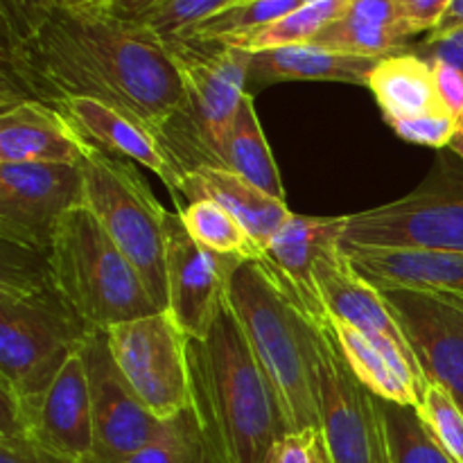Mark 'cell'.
<instances>
[{
	"mask_svg": "<svg viewBox=\"0 0 463 463\" xmlns=\"http://www.w3.org/2000/svg\"><path fill=\"white\" fill-rule=\"evenodd\" d=\"M411 52L428 61H443L463 72V27L446 36H428L423 43L411 45Z\"/></svg>",
	"mask_w": 463,
	"mask_h": 463,
	"instance_id": "cell-38",
	"label": "cell"
},
{
	"mask_svg": "<svg viewBox=\"0 0 463 463\" xmlns=\"http://www.w3.org/2000/svg\"><path fill=\"white\" fill-rule=\"evenodd\" d=\"M129 463H220L193 410L165 420L158 437Z\"/></svg>",
	"mask_w": 463,
	"mask_h": 463,
	"instance_id": "cell-30",
	"label": "cell"
},
{
	"mask_svg": "<svg viewBox=\"0 0 463 463\" xmlns=\"http://www.w3.org/2000/svg\"><path fill=\"white\" fill-rule=\"evenodd\" d=\"M380 59L335 52L315 43L285 45V48L251 52L249 93L280 81H342L366 86Z\"/></svg>",
	"mask_w": 463,
	"mask_h": 463,
	"instance_id": "cell-23",
	"label": "cell"
},
{
	"mask_svg": "<svg viewBox=\"0 0 463 463\" xmlns=\"http://www.w3.org/2000/svg\"><path fill=\"white\" fill-rule=\"evenodd\" d=\"M185 86V111L167 127L163 143L181 170L206 165L220 138L249 95L251 52L229 43L163 41Z\"/></svg>",
	"mask_w": 463,
	"mask_h": 463,
	"instance_id": "cell-7",
	"label": "cell"
},
{
	"mask_svg": "<svg viewBox=\"0 0 463 463\" xmlns=\"http://www.w3.org/2000/svg\"><path fill=\"white\" fill-rule=\"evenodd\" d=\"M450 149H452V152H455L457 156H459L461 161H463V120L459 122V129H457L455 138H452V143H450Z\"/></svg>",
	"mask_w": 463,
	"mask_h": 463,
	"instance_id": "cell-44",
	"label": "cell"
},
{
	"mask_svg": "<svg viewBox=\"0 0 463 463\" xmlns=\"http://www.w3.org/2000/svg\"><path fill=\"white\" fill-rule=\"evenodd\" d=\"M450 0H396V12L411 36L432 32L441 23Z\"/></svg>",
	"mask_w": 463,
	"mask_h": 463,
	"instance_id": "cell-37",
	"label": "cell"
},
{
	"mask_svg": "<svg viewBox=\"0 0 463 463\" xmlns=\"http://www.w3.org/2000/svg\"><path fill=\"white\" fill-rule=\"evenodd\" d=\"M348 5L351 0H319V3L303 5L244 39L229 41V45L249 50V52H260V50L285 48V45L310 43L326 25L337 21L346 12Z\"/></svg>",
	"mask_w": 463,
	"mask_h": 463,
	"instance_id": "cell-29",
	"label": "cell"
},
{
	"mask_svg": "<svg viewBox=\"0 0 463 463\" xmlns=\"http://www.w3.org/2000/svg\"><path fill=\"white\" fill-rule=\"evenodd\" d=\"M206 165L226 167V170L251 181L271 197L285 202L279 165H276L274 154H271L265 131L258 120L251 93L242 99L224 134L211 145L206 154Z\"/></svg>",
	"mask_w": 463,
	"mask_h": 463,
	"instance_id": "cell-26",
	"label": "cell"
},
{
	"mask_svg": "<svg viewBox=\"0 0 463 463\" xmlns=\"http://www.w3.org/2000/svg\"><path fill=\"white\" fill-rule=\"evenodd\" d=\"M0 434H27L59 455L86 463L93 448V416L81 351L32 402H18L0 389Z\"/></svg>",
	"mask_w": 463,
	"mask_h": 463,
	"instance_id": "cell-13",
	"label": "cell"
},
{
	"mask_svg": "<svg viewBox=\"0 0 463 463\" xmlns=\"http://www.w3.org/2000/svg\"><path fill=\"white\" fill-rule=\"evenodd\" d=\"M392 463H452L434 443L414 407L380 401Z\"/></svg>",
	"mask_w": 463,
	"mask_h": 463,
	"instance_id": "cell-31",
	"label": "cell"
},
{
	"mask_svg": "<svg viewBox=\"0 0 463 463\" xmlns=\"http://www.w3.org/2000/svg\"><path fill=\"white\" fill-rule=\"evenodd\" d=\"M226 301L279 396L289 432L321 430L315 373V319L297 289L262 260H242Z\"/></svg>",
	"mask_w": 463,
	"mask_h": 463,
	"instance_id": "cell-4",
	"label": "cell"
},
{
	"mask_svg": "<svg viewBox=\"0 0 463 463\" xmlns=\"http://www.w3.org/2000/svg\"><path fill=\"white\" fill-rule=\"evenodd\" d=\"M193 411L220 463H265L289 432L279 396L224 298L206 339H188Z\"/></svg>",
	"mask_w": 463,
	"mask_h": 463,
	"instance_id": "cell-2",
	"label": "cell"
},
{
	"mask_svg": "<svg viewBox=\"0 0 463 463\" xmlns=\"http://www.w3.org/2000/svg\"><path fill=\"white\" fill-rule=\"evenodd\" d=\"M84 203L81 165L0 163V240L48 256L54 233Z\"/></svg>",
	"mask_w": 463,
	"mask_h": 463,
	"instance_id": "cell-11",
	"label": "cell"
},
{
	"mask_svg": "<svg viewBox=\"0 0 463 463\" xmlns=\"http://www.w3.org/2000/svg\"><path fill=\"white\" fill-rule=\"evenodd\" d=\"M233 3L235 0H163L138 23L154 32L161 41H175L199 21Z\"/></svg>",
	"mask_w": 463,
	"mask_h": 463,
	"instance_id": "cell-33",
	"label": "cell"
},
{
	"mask_svg": "<svg viewBox=\"0 0 463 463\" xmlns=\"http://www.w3.org/2000/svg\"><path fill=\"white\" fill-rule=\"evenodd\" d=\"M369 90L392 129L420 118L450 113L439 95L432 63L411 52V48L380 59L371 72Z\"/></svg>",
	"mask_w": 463,
	"mask_h": 463,
	"instance_id": "cell-24",
	"label": "cell"
},
{
	"mask_svg": "<svg viewBox=\"0 0 463 463\" xmlns=\"http://www.w3.org/2000/svg\"><path fill=\"white\" fill-rule=\"evenodd\" d=\"M312 0H235L229 7L203 18L175 41H199V43H229L244 39L294 9L310 5Z\"/></svg>",
	"mask_w": 463,
	"mask_h": 463,
	"instance_id": "cell-28",
	"label": "cell"
},
{
	"mask_svg": "<svg viewBox=\"0 0 463 463\" xmlns=\"http://www.w3.org/2000/svg\"><path fill=\"white\" fill-rule=\"evenodd\" d=\"M0 463H80L41 446L27 434H0Z\"/></svg>",
	"mask_w": 463,
	"mask_h": 463,
	"instance_id": "cell-35",
	"label": "cell"
},
{
	"mask_svg": "<svg viewBox=\"0 0 463 463\" xmlns=\"http://www.w3.org/2000/svg\"><path fill=\"white\" fill-rule=\"evenodd\" d=\"M95 98L140 118L158 136L185 111V86L167 45L102 7L54 0L23 41H0V104Z\"/></svg>",
	"mask_w": 463,
	"mask_h": 463,
	"instance_id": "cell-1",
	"label": "cell"
},
{
	"mask_svg": "<svg viewBox=\"0 0 463 463\" xmlns=\"http://www.w3.org/2000/svg\"><path fill=\"white\" fill-rule=\"evenodd\" d=\"M48 265L61 297L93 330H109L158 312L136 267L86 203L61 220Z\"/></svg>",
	"mask_w": 463,
	"mask_h": 463,
	"instance_id": "cell-5",
	"label": "cell"
},
{
	"mask_svg": "<svg viewBox=\"0 0 463 463\" xmlns=\"http://www.w3.org/2000/svg\"><path fill=\"white\" fill-rule=\"evenodd\" d=\"M342 247L463 253V179L432 176L407 197L348 215Z\"/></svg>",
	"mask_w": 463,
	"mask_h": 463,
	"instance_id": "cell-10",
	"label": "cell"
},
{
	"mask_svg": "<svg viewBox=\"0 0 463 463\" xmlns=\"http://www.w3.org/2000/svg\"><path fill=\"white\" fill-rule=\"evenodd\" d=\"M321 430L288 432L271 446L265 463H315Z\"/></svg>",
	"mask_w": 463,
	"mask_h": 463,
	"instance_id": "cell-36",
	"label": "cell"
},
{
	"mask_svg": "<svg viewBox=\"0 0 463 463\" xmlns=\"http://www.w3.org/2000/svg\"><path fill=\"white\" fill-rule=\"evenodd\" d=\"M330 324L348 369L373 396L419 410L428 380L414 357L389 339H373L342 321L330 319Z\"/></svg>",
	"mask_w": 463,
	"mask_h": 463,
	"instance_id": "cell-20",
	"label": "cell"
},
{
	"mask_svg": "<svg viewBox=\"0 0 463 463\" xmlns=\"http://www.w3.org/2000/svg\"><path fill=\"white\" fill-rule=\"evenodd\" d=\"M434 68V80H437L439 95H441L443 104H446L448 111L463 120V72L459 68L450 66V63L443 61H430Z\"/></svg>",
	"mask_w": 463,
	"mask_h": 463,
	"instance_id": "cell-39",
	"label": "cell"
},
{
	"mask_svg": "<svg viewBox=\"0 0 463 463\" xmlns=\"http://www.w3.org/2000/svg\"><path fill=\"white\" fill-rule=\"evenodd\" d=\"M346 224L348 215L315 217L292 213L265 249L262 262L297 289L312 315L326 312L315 283V267L321 258L342 247Z\"/></svg>",
	"mask_w": 463,
	"mask_h": 463,
	"instance_id": "cell-19",
	"label": "cell"
},
{
	"mask_svg": "<svg viewBox=\"0 0 463 463\" xmlns=\"http://www.w3.org/2000/svg\"><path fill=\"white\" fill-rule=\"evenodd\" d=\"M54 109H59L90 145L125 161L140 163L154 172L179 203L184 170L161 136L140 118L95 98H68Z\"/></svg>",
	"mask_w": 463,
	"mask_h": 463,
	"instance_id": "cell-16",
	"label": "cell"
},
{
	"mask_svg": "<svg viewBox=\"0 0 463 463\" xmlns=\"http://www.w3.org/2000/svg\"><path fill=\"white\" fill-rule=\"evenodd\" d=\"M116 364L158 420L193 410L188 337L165 310L104 330Z\"/></svg>",
	"mask_w": 463,
	"mask_h": 463,
	"instance_id": "cell-9",
	"label": "cell"
},
{
	"mask_svg": "<svg viewBox=\"0 0 463 463\" xmlns=\"http://www.w3.org/2000/svg\"><path fill=\"white\" fill-rule=\"evenodd\" d=\"M90 143L59 109L39 99L0 104V163L81 165Z\"/></svg>",
	"mask_w": 463,
	"mask_h": 463,
	"instance_id": "cell-17",
	"label": "cell"
},
{
	"mask_svg": "<svg viewBox=\"0 0 463 463\" xmlns=\"http://www.w3.org/2000/svg\"><path fill=\"white\" fill-rule=\"evenodd\" d=\"M84 203L143 279L149 297L165 310V217L131 161L90 145L81 161Z\"/></svg>",
	"mask_w": 463,
	"mask_h": 463,
	"instance_id": "cell-6",
	"label": "cell"
},
{
	"mask_svg": "<svg viewBox=\"0 0 463 463\" xmlns=\"http://www.w3.org/2000/svg\"><path fill=\"white\" fill-rule=\"evenodd\" d=\"M90 335L93 328L54 285L48 256L3 242L0 389L32 402Z\"/></svg>",
	"mask_w": 463,
	"mask_h": 463,
	"instance_id": "cell-3",
	"label": "cell"
},
{
	"mask_svg": "<svg viewBox=\"0 0 463 463\" xmlns=\"http://www.w3.org/2000/svg\"><path fill=\"white\" fill-rule=\"evenodd\" d=\"M392 306L428 384L463 407V303L414 289H380Z\"/></svg>",
	"mask_w": 463,
	"mask_h": 463,
	"instance_id": "cell-15",
	"label": "cell"
},
{
	"mask_svg": "<svg viewBox=\"0 0 463 463\" xmlns=\"http://www.w3.org/2000/svg\"><path fill=\"white\" fill-rule=\"evenodd\" d=\"M161 3L163 0H109V5L104 9L118 18L138 23L140 18L147 16V14Z\"/></svg>",
	"mask_w": 463,
	"mask_h": 463,
	"instance_id": "cell-40",
	"label": "cell"
},
{
	"mask_svg": "<svg viewBox=\"0 0 463 463\" xmlns=\"http://www.w3.org/2000/svg\"><path fill=\"white\" fill-rule=\"evenodd\" d=\"M411 34L396 12V0H351L346 12L326 25L310 43L355 57H392L407 52Z\"/></svg>",
	"mask_w": 463,
	"mask_h": 463,
	"instance_id": "cell-25",
	"label": "cell"
},
{
	"mask_svg": "<svg viewBox=\"0 0 463 463\" xmlns=\"http://www.w3.org/2000/svg\"><path fill=\"white\" fill-rule=\"evenodd\" d=\"M312 319L317 402L330 459L333 463H392L380 398L348 369L328 312L312 315Z\"/></svg>",
	"mask_w": 463,
	"mask_h": 463,
	"instance_id": "cell-8",
	"label": "cell"
},
{
	"mask_svg": "<svg viewBox=\"0 0 463 463\" xmlns=\"http://www.w3.org/2000/svg\"><path fill=\"white\" fill-rule=\"evenodd\" d=\"M420 420L443 455L463 463V407L439 384H428L419 410Z\"/></svg>",
	"mask_w": 463,
	"mask_h": 463,
	"instance_id": "cell-32",
	"label": "cell"
},
{
	"mask_svg": "<svg viewBox=\"0 0 463 463\" xmlns=\"http://www.w3.org/2000/svg\"><path fill=\"white\" fill-rule=\"evenodd\" d=\"M179 194H184L188 203L197 199H213L224 206L247 226L251 238L262 249L269 247L276 231L292 215L283 199L271 197L244 176L220 165H197L185 170L181 176Z\"/></svg>",
	"mask_w": 463,
	"mask_h": 463,
	"instance_id": "cell-22",
	"label": "cell"
},
{
	"mask_svg": "<svg viewBox=\"0 0 463 463\" xmlns=\"http://www.w3.org/2000/svg\"><path fill=\"white\" fill-rule=\"evenodd\" d=\"M165 312L188 339H206L226 298L229 276L242 260L194 242L179 213L165 217Z\"/></svg>",
	"mask_w": 463,
	"mask_h": 463,
	"instance_id": "cell-14",
	"label": "cell"
},
{
	"mask_svg": "<svg viewBox=\"0 0 463 463\" xmlns=\"http://www.w3.org/2000/svg\"><path fill=\"white\" fill-rule=\"evenodd\" d=\"M90 389L93 448L86 463H129L158 437V420L120 373L104 330H93L81 348Z\"/></svg>",
	"mask_w": 463,
	"mask_h": 463,
	"instance_id": "cell-12",
	"label": "cell"
},
{
	"mask_svg": "<svg viewBox=\"0 0 463 463\" xmlns=\"http://www.w3.org/2000/svg\"><path fill=\"white\" fill-rule=\"evenodd\" d=\"M459 27H463V0H450L441 23L428 36H446L450 32L459 30Z\"/></svg>",
	"mask_w": 463,
	"mask_h": 463,
	"instance_id": "cell-41",
	"label": "cell"
},
{
	"mask_svg": "<svg viewBox=\"0 0 463 463\" xmlns=\"http://www.w3.org/2000/svg\"><path fill=\"white\" fill-rule=\"evenodd\" d=\"M61 3L72 5V7H107L109 0H61Z\"/></svg>",
	"mask_w": 463,
	"mask_h": 463,
	"instance_id": "cell-43",
	"label": "cell"
},
{
	"mask_svg": "<svg viewBox=\"0 0 463 463\" xmlns=\"http://www.w3.org/2000/svg\"><path fill=\"white\" fill-rule=\"evenodd\" d=\"M346 256L378 289H414L463 303V253L351 249Z\"/></svg>",
	"mask_w": 463,
	"mask_h": 463,
	"instance_id": "cell-21",
	"label": "cell"
},
{
	"mask_svg": "<svg viewBox=\"0 0 463 463\" xmlns=\"http://www.w3.org/2000/svg\"><path fill=\"white\" fill-rule=\"evenodd\" d=\"M176 213L194 242L208 251L238 260H265V249L251 238L247 226L213 199H197Z\"/></svg>",
	"mask_w": 463,
	"mask_h": 463,
	"instance_id": "cell-27",
	"label": "cell"
},
{
	"mask_svg": "<svg viewBox=\"0 0 463 463\" xmlns=\"http://www.w3.org/2000/svg\"><path fill=\"white\" fill-rule=\"evenodd\" d=\"M54 0H0V41H23L36 30Z\"/></svg>",
	"mask_w": 463,
	"mask_h": 463,
	"instance_id": "cell-34",
	"label": "cell"
},
{
	"mask_svg": "<svg viewBox=\"0 0 463 463\" xmlns=\"http://www.w3.org/2000/svg\"><path fill=\"white\" fill-rule=\"evenodd\" d=\"M315 463H333V459H330L328 446H326V439H324V434H321V439H319V446H317V457H315Z\"/></svg>",
	"mask_w": 463,
	"mask_h": 463,
	"instance_id": "cell-42",
	"label": "cell"
},
{
	"mask_svg": "<svg viewBox=\"0 0 463 463\" xmlns=\"http://www.w3.org/2000/svg\"><path fill=\"white\" fill-rule=\"evenodd\" d=\"M315 283L330 319L353 326L373 339H389L416 360L384 294L357 274L344 247L317 262Z\"/></svg>",
	"mask_w": 463,
	"mask_h": 463,
	"instance_id": "cell-18",
	"label": "cell"
}]
</instances>
